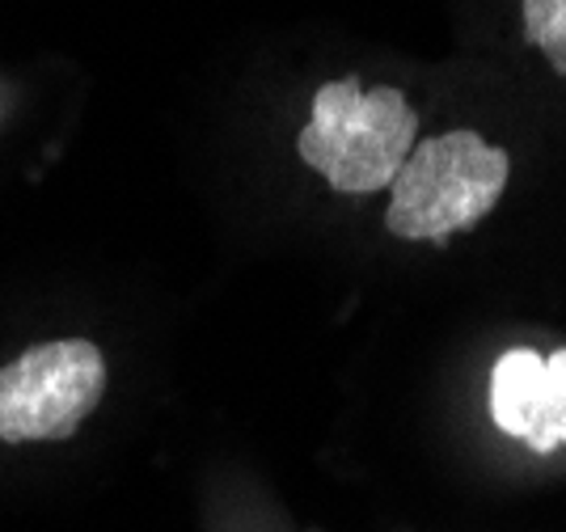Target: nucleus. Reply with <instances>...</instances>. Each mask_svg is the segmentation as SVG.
Returning <instances> with one entry per match:
<instances>
[{
  "instance_id": "39448f33",
  "label": "nucleus",
  "mask_w": 566,
  "mask_h": 532,
  "mask_svg": "<svg viewBox=\"0 0 566 532\" xmlns=\"http://www.w3.org/2000/svg\"><path fill=\"white\" fill-rule=\"evenodd\" d=\"M524 4V39L545 51L554 72L566 76V0H520Z\"/></svg>"
},
{
  "instance_id": "f257e3e1",
  "label": "nucleus",
  "mask_w": 566,
  "mask_h": 532,
  "mask_svg": "<svg viewBox=\"0 0 566 532\" xmlns=\"http://www.w3.org/2000/svg\"><path fill=\"white\" fill-rule=\"evenodd\" d=\"M419 139V115L398 90L364 93L352 81H331L313 97V118L301 132V157L343 195H373L394 186L401 161Z\"/></svg>"
},
{
  "instance_id": "f03ea898",
  "label": "nucleus",
  "mask_w": 566,
  "mask_h": 532,
  "mask_svg": "<svg viewBox=\"0 0 566 532\" xmlns=\"http://www.w3.org/2000/svg\"><path fill=\"white\" fill-rule=\"evenodd\" d=\"M507 186V153L478 132L423 139L401 161L385 229L401 241H444L478 225Z\"/></svg>"
},
{
  "instance_id": "423d86ee",
  "label": "nucleus",
  "mask_w": 566,
  "mask_h": 532,
  "mask_svg": "<svg viewBox=\"0 0 566 532\" xmlns=\"http://www.w3.org/2000/svg\"><path fill=\"white\" fill-rule=\"evenodd\" d=\"M566 444V351H554L545 359V401H542V427L528 440L537 452H554Z\"/></svg>"
},
{
  "instance_id": "7ed1b4c3",
  "label": "nucleus",
  "mask_w": 566,
  "mask_h": 532,
  "mask_svg": "<svg viewBox=\"0 0 566 532\" xmlns=\"http://www.w3.org/2000/svg\"><path fill=\"white\" fill-rule=\"evenodd\" d=\"M106 389L102 351L85 338L43 343L0 368V440H69Z\"/></svg>"
},
{
  "instance_id": "20e7f679",
  "label": "nucleus",
  "mask_w": 566,
  "mask_h": 532,
  "mask_svg": "<svg viewBox=\"0 0 566 532\" xmlns=\"http://www.w3.org/2000/svg\"><path fill=\"white\" fill-rule=\"evenodd\" d=\"M542 401L545 359L528 347L507 351L491 372V418H495V427L528 444L542 427Z\"/></svg>"
}]
</instances>
